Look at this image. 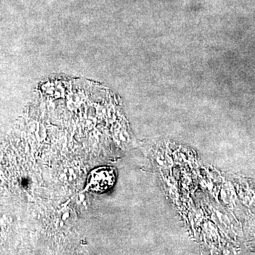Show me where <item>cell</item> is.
Here are the masks:
<instances>
[{"label":"cell","instance_id":"obj_1","mask_svg":"<svg viewBox=\"0 0 255 255\" xmlns=\"http://www.w3.org/2000/svg\"><path fill=\"white\" fill-rule=\"evenodd\" d=\"M116 172L110 167H99L90 172L87 179L89 190L102 194L110 190L116 182Z\"/></svg>","mask_w":255,"mask_h":255}]
</instances>
